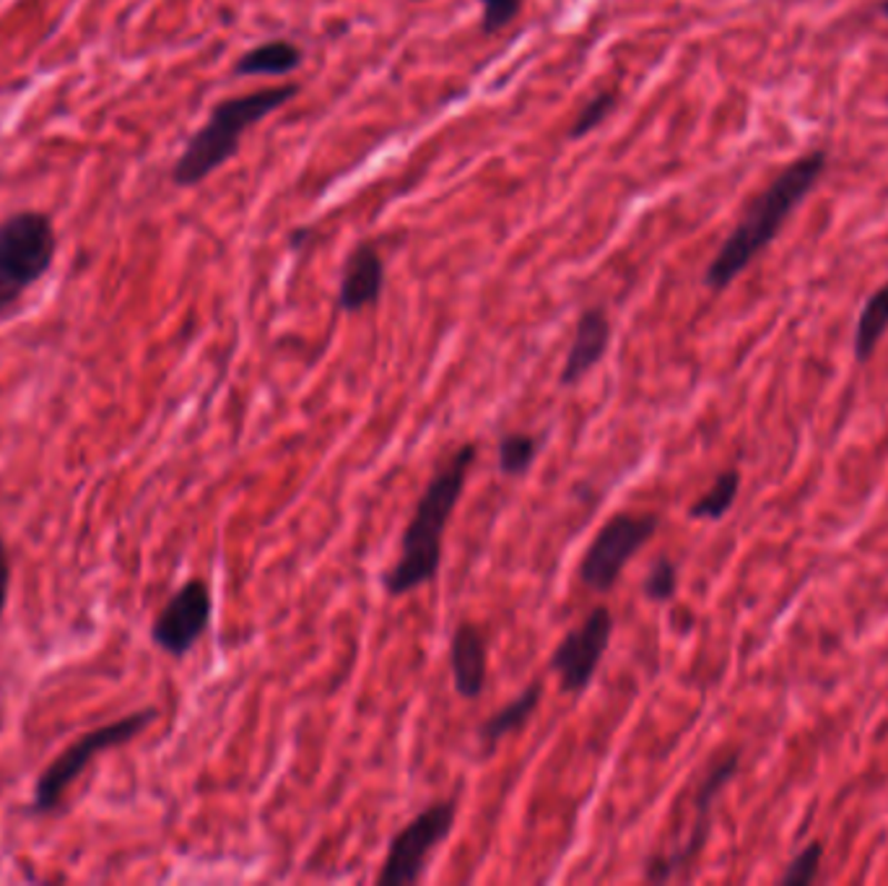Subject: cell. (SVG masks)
<instances>
[{
	"label": "cell",
	"mask_w": 888,
	"mask_h": 886,
	"mask_svg": "<svg viewBox=\"0 0 888 886\" xmlns=\"http://www.w3.org/2000/svg\"><path fill=\"white\" fill-rule=\"evenodd\" d=\"M608 344H611V322H608L606 312L600 307H592V310L579 315L575 338H571L559 375L561 388H575V385L582 382L600 365V359L606 357Z\"/></svg>",
	"instance_id": "obj_11"
},
{
	"label": "cell",
	"mask_w": 888,
	"mask_h": 886,
	"mask_svg": "<svg viewBox=\"0 0 888 886\" xmlns=\"http://www.w3.org/2000/svg\"><path fill=\"white\" fill-rule=\"evenodd\" d=\"M450 666L455 691L462 699H478L486 689V671H489V647L483 631L473 621H460L452 631Z\"/></svg>",
	"instance_id": "obj_13"
},
{
	"label": "cell",
	"mask_w": 888,
	"mask_h": 886,
	"mask_svg": "<svg viewBox=\"0 0 888 886\" xmlns=\"http://www.w3.org/2000/svg\"><path fill=\"white\" fill-rule=\"evenodd\" d=\"M740 491V474L736 468L722 471L717 476L709 491H705L697 502L689 507L691 520H722L730 512V507L736 505Z\"/></svg>",
	"instance_id": "obj_17"
},
{
	"label": "cell",
	"mask_w": 888,
	"mask_h": 886,
	"mask_svg": "<svg viewBox=\"0 0 888 886\" xmlns=\"http://www.w3.org/2000/svg\"><path fill=\"white\" fill-rule=\"evenodd\" d=\"M886 330H888V281L865 299L862 310L857 315V326L852 336V354L857 365L870 361V357L878 349L880 338L886 336Z\"/></svg>",
	"instance_id": "obj_15"
},
{
	"label": "cell",
	"mask_w": 888,
	"mask_h": 886,
	"mask_svg": "<svg viewBox=\"0 0 888 886\" xmlns=\"http://www.w3.org/2000/svg\"><path fill=\"white\" fill-rule=\"evenodd\" d=\"M9 588H11V561L3 536H0V619H3L6 606H9Z\"/></svg>",
	"instance_id": "obj_23"
},
{
	"label": "cell",
	"mask_w": 888,
	"mask_h": 886,
	"mask_svg": "<svg viewBox=\"0 0 888 886\" xmlns=\"http://www.w3.org/2000/svg\"><path fill=\"white\" fill-rule=\"evenodd\" d=\"M385 287V266L375 245L361 242L349 252L338 289V307L343 312H359L380 302Z\"/></svg>",
	"instance_id": "obj_12"
},
{
	"label": "cell",
	"mask_w": 888,
	"mask_h": 886,
	"mask_svg": "<svg viewBox=\"0 0 888 886\" xmlns=\"http://www.w3.org/2000/svg\"><path fill=\"white\" fill-rule=\"evenodd\" d=\"M213 600L211 590L203 580H188L182 588L174 590V596L161 608L157 621L151 627V639L159 650H164L172 658H184L198 639L203 637L211 621Z\"/></svg>",
	"instance_id": "obj_10"
},
{
	"label": "cell",
	"mask_w": 888,
	"mask_h": 886,
	"mask_svg": "<svg viewBox=\"0 0 888 886\" xmlns=\"http://www.w3.org/2000/svg\"><path fill=\"white\" fill-rule=\"evenodd\" d=\"M302 63V50L289 40H270L258 48L247 50L237 60L235 71L239 76H283Z\"/></svg>",
	"instance_id": "obj_16"
},
{
	"label": "cell",
	"mask_w": 888,
	"mask_h": 886,
	"mask_svg": "<svg viewBox=\"0 0 888 886\" xmlns=\"http://www.w3.org/2000/svg\"><path fill=\"white\" fill-rule=\"evenodd\" d=\"M660 528V518L652 512L635 515L619 512L603 522L592 544L587 546L582 561H579V580L592 593H611L619 583L623 567L637 557L652 541Z\"/></svg>",
	"instance_id": "obj_5"
},
{
	"label": "cell",
	"mask_w": 888,
	"mask_h": 886,
	"mask_svg": "<svg viewBox=\"0 0 888 886\" xmlns=\"http://www.w3.org/2000/svg\"><path fill=\"white\" fill-rule=\"evenodd\" d=\"M613 635V614L608 606H596L585 616L582 624L563 635L556 645L548 668L559 676L561 691L579 695L592 684L600 660L611 645Z\"/></svg>",
	"instance_id": "obj_8"
},
{
	"label": "cell",
	"mask_w": 888,
	"mask_h": 886,
	"mask_svg": "<svg viewBox=\"0 0 888 886\" xmlns=\"http://www.w3.org/2000/svg\"><path fill=\"white\" fill-rule=\"evenodd\" d=\"M56 229L40 211H21L0 225V281L24 291L56 258Z\"/></svg>",
	"instance_id": "obj_7"
},
{
	"label": "cell",
	"mask_w": 888,
	"mask_h": 886,
	"mask_svg": "<svg viewBox=\"0 0 888 886\" xmlns=\"http://www.w3.org/2000/svg\"><path fill=\"white\" fill-rule=\"evenodd\" d=\"M540 695H543V687H540V681H532L530 687H525L520 695L512 699V703L505 705L501 710L493 713L491 718H486L481 723V728H478V741H481L486 754L497 749V744L505 736L517 734L522 726H528L532 713H536L540 705Z\"/></svg>",
	"instance_id": "obj_14"
},
{
	"label": "cell",
	"mask_w": 888,
	"mask_h": 886,
	"mask_svg": "<svg viewBox=\"0 0 888 886\" xmlns=\"http://www.w3.org/2000/svg\"><path fill=\"white\" fill-rule=\"evenodd\" d=\"M476 464V445L466 442L437 468L427 489L416 502L413 518L403 530L400 557L382 577L385 590L392 598L408 596L421 585H429L442 565V536L466 489L470 466Z\"/></svg>",
	"instance_id": "obj_2"
},
{
	"label": "cell",
	"mask_w": 888,
	"mask_h": 886,
	"mask_svg": "<svg viewBox=\"0 0 888 886\" xmlns=\"http://www.w3.org/2000/svg\"><path fill=\"white\" fill-rule=\"evenodd\" d=\"M538 437L528 435V431H509L499 439V450H497V460H499V471L509 476V479H520L532 468L538 458Z\"/></svg>",
	"instance_id": "obj_18"
},
{
	"label": "cell",
	"mask_w": 888,
	"mask_h": 886,
	"mask_svg": "<svg viewBox=\"0 0 888 886\" xmlns=\"http://www.w3.org/2000/svg\"><path fill=\"white\" fill-rule=\"evenodd\" d=\"M642 590L647 598L655 600V604H668V600H674L678 593V567L674 565V559L668 557L655 559V565L645 577Z\"/></svg>",
	"instance_id": "obj_19"
},
{
	"label": "cell",
	"mask_w": 888,
	"mask_h": 886,
	"mask_svg": "<svg viewBox=\"0 0 888 886\" xmlns=\"http://www.w3.org/2000/svg\"><path fill=\"white\" fill-rule=\"evenodd\" d=\"M19 299H21V289H17V287H9V283H3V281H0V315H3V312H9V310H13V307H17Z\"/></svg>",
	"instance_id": "obj_24"
},
{
	"label": "cell",
	"mask_w": 888,
	"mask_h": 886,
	"mask_svg": "<svg viewBox=\"0 0 888 886\" xmlns=\"http://www.w3.org/2000/svg\"><path fill=\"white\" fill-rule=\"evenodd\" d=\"M157 718H159L157 707H143V710L130 713L126 718L110 723V726L94 728L89 730V734H83L81 738H76V741L68 746L63 754H58V757L50 761V767L37 777L32 793V812L34 814L56 812L68 788L79 780V775L89 767V761L94 759L97 754L133 741V738L141 734V730L149 728Z\"/></svg>",
	"instance_id": "obj_4"
},
{
	"label": "cell",
	"mask_w": 888,
	"mask_h": 886,
	"mask_svg": "<svg viewBox=\"0 0 888 886\" xmlns=\"http://www.w3.org/2000/svg\"><path fill=\"white\" fill-rule=\"evenodd\" d=\"M458 806L455 800H437L421 814H416L396 837L390 839L382 870L377 876L380 886L416 884L427 870V863L439 845L452 835Z\"/></svg>",
	"instance_id": "obj_6"
},
{
	"label": "cell",
	"mask_w": 888,
	"mask_h": 886,
	"mask_svg": "<svg viewBox=\"0 0 888 886\" xmlns=\"http://www.w3.org/2000/svg\"><path fill=\"white\" fill-rule=\"evenodd\" d=\"M826 151H808L787 165L751 203L732 229L712 263L707 266L705 283L712 291L728 289L764 250L775 242L779 229L790 219L795 208L808 198L826 169Z\"/></svg>",
	"instance_id": "obj_1"
},
{
	"label": "cell",
	"mask_w": 888,
	"mask_h": 886,
	"mask_svg": "<svg viewBox=\"0 0 888 886\" xmlns=\"http://www.w3.org/2000/svg\"><path fill=\"white\" fill-rule=\"evenodd\" d=\"M478 3H481V27L489 34L512 24V19L522 9V0H478Z\"/></svg>",
	"instance_id": "obj_22"
},
{
	"label": "cell",
	"mask_w": 888,
	"mask_h": 886,
	"mask_svg": "<svg viewBox=\"0 0 888 886\" xmlns=\"http://www.w3.org/2000/svg\"><path fill=\"white\" fill-rule=\"evenodd\" d=\"M880 11H884V17H888V0H884V6H880Z\"/></svg>",
	"instance_id": "obj_25"
},
{
	"label": "cell",
	"mask_w": 888,
	"mask_h": 886,
	"mask_svg": "<svg viewBox=\"0 0 888 886\" xmlns=\"http://www.w3.org/2000/svg\"><path fill=\"white\" fill-rule=\"evenodd\" d=\"M821 858H824V845L821 843L806 845L798 855H795L790 863H787L785 874L779 876V884H782V886L814 884L816 878H818V868H821Z\"/></svg>",
	"instance_id": "obj_20"
},
{
	"label": "cell",
	"mask_w": 888,
	"mask_h": 886,
	"mask_svg": "<svg viewBox=\"0 0 888 886\" xmlns=\"http://www.w3.org/2000/svg\"><path fill=\"white\" fill-rule=\"evenodd\" d=\"M738 767H740V754L730 751L707 769V775L701 777L697 788V796H694V812H697V819H694L689 837H686V843L678 847V850H674L670 855H655V858L645 863L647 882L655 884L668 882V878L681 874L684 868H689L691 863L699 858V853L705 850L709 837V819H712L715 800L725 790V785L736 777Z\"/></svg>",
	"instance_id": "obj_9"
},
{
	"label": "cell",
	"mask_w": 888,
	"mask_h": 886,
	"mask_svg": "<svg viewBox=\"0 0 888 886\" xmlns=\"http://www.w3.org/2000/svg\"><path fill=\"white\" fill-rule=\"evenodd\" d=\"M616 104V94L613 91H600L598 97H592L590 102L582 107V112H579V118L575 120V126H571L569 136L571 138H582L590 133V130H596L600 122H603L608 115H611Z\"/></svg>",
	"instance_id": "obj_21"
},
{
	"label": "cell",
	"mask_w": 888,
	"mask_h": 886,
	"mask_svg": "<svg viewBox=\"0 0 888 886\" xmlns=\"http://www.w3.org/2000/svg\"><path fill=\"white\" fill-rule=\"evenodd\" d=\"M297 91L299 87L286 83V87L252 91V94L231 97L216 104L211 118L190 138L180 159H177L172 172L174 182L182 185V188H190V185H198L206 177H211L223 161L235 157L245 130L255 126V122L266 120L270 112H276L278 107L297 97Z\"/></svg>",
	"instance_id": "obj_3"
}]
</instances>
